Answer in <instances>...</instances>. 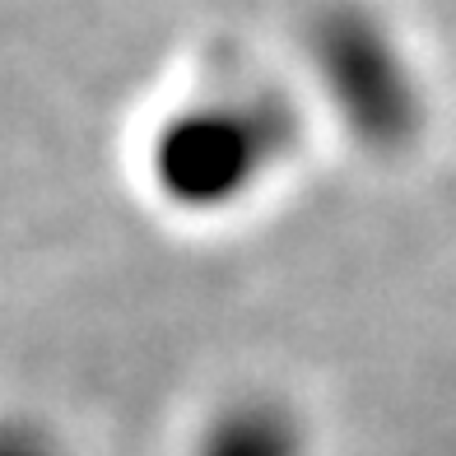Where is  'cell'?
<instances>
[{"mask_svg": "<svg viewBox=\"0 0 456 456\" xmlns=\"http://www.w3.org/2000/svg\"><path fill=\"white\" fill-rule=\"evenodd\" d=\"M196 456H307L303 419L284 401H228L196 438Z\"/></svg>", "mask_w": 456, "mask_h": 456, "instance_id": "obj_1", "label": "cell"}]
</instances>
